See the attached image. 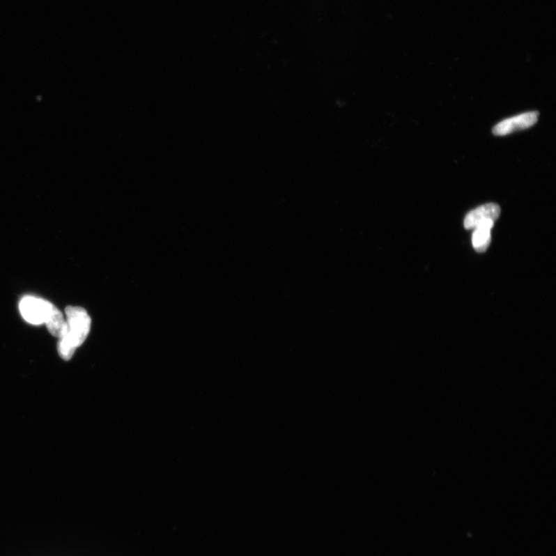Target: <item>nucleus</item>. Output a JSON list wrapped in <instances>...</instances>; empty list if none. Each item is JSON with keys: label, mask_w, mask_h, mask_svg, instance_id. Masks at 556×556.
Listing matches in <instances>:
<instances>
[{"label": "nucleus", "mask_w": 556, "mask_h": 556, "mask_svg": "<svg viewBox=\"0 0 556 556\" xmlns=\"http://www.w3.org/2000/svg\"><path fill=\"white\" fill-rule=\"evenodd\" d=\"M49 304V302L44 299L25 297L20 303L21 315L29 323L41 325L45 322Z\"/></svg>", "instance_id": "nucleus-2"}, {"label": "nucleus", "mask_w": 556, "mask_h": 556, "mask_svg": "<svg viewBox=\"0 0 556 556\" xmlns=\"http://www.w3.org/2000/svg\"><path fill=\"white\" fill-rule=\"evenodd\" d=\"M500 213L501 208L497 204H484L468 213L465 219V227L467 230H474L477 226L486 221H495L500 216Z\"/></svg>", "instance_id": "nucleus-4"}, {"label": "nucleus", "mask_w": 556, "mask_h": 556, "mask_svg": "<svg viewBox=\"0 0 556 556\" xmlns=\"http://www.w3.org/2000/svg\"><path fill=\"white\" fill-rule=\"evenodd\" d=\"M65 313L67 327L62 336L67 337L76 348L79 347L88 336L91 319L86 310L77 306H68Z\"/></svg>", "instance_id": "nucleus-1"}, {"label": "nucleus", "mask_w": 556, "mask_h": 556, "mask_svg": "<svg viewBox=\"0 0 556 556\" xmlns=\"http://www.w3.org/2000/svg\"><path fill=\"white\" fill-rule=\"evenodd\" d=\"M45 323L49 333L59 339L66 330V320L61 311L51 302L49 304Z\"/></svg>", "instance_id": "nucleus-5"}, {"label": "nucleus", "mask_w": 556, "mask_h": 556, "mask_svg": "<svg viewBox=\"0 0 556 556\" xmlns=\"http://www.w3.org/2000/svg\"><path fill=\"white\" fill-rule=\"evenodd\" d=\"M495 225V221L488 220L477 226L472 237V244L475 251L484 253L487 251L491 243V230Z\"/></svg>", "instance_id": "nucleus-6"}, {"label": "nucleus", "mask_w": 556, "mask_h": 556, "mask_svg": "<svg viewBox=\"0 0 556 556\" xmlns=\"http://www.w3.org/2000/svg\"><path fill=\"white\" fill-rule=\"evenodd\" d=\"M76 348L66 337L63 336L59 338L58 349L59 355L63 360H70L72 358Z\"/></svg>", "instance_id": "nucleus-7"}, {"label": "nucleus", "mask_w": 556, "mask_h": 556, "mask_svg": "<svg viewBox=\"0 0 556 556\" xmlns=\"http://www.w3.org/2000/svg\"><path fill=\"white\" fill-rule=\"evenodd\" d=\"M539 112L530 111L502 121L493 128V134L504 137L513 132L526 130L537 123Z\"/></svg>", "instance_id": "nucleus-3"}]
</instances>
